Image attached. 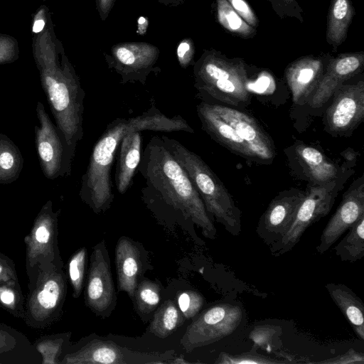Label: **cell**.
Returning <instances> with one entry per match:
<instances>
[{
	"instance_id": "obj_1",
	"label": "cell",
	"mask_w": 364,
	"mask_h": 364,
	"mask_svg": "<svg viewBox=\"0 0 364 364\" xmlns=\"http://www.w3.org/2000/svg\"><path fill=\"white\" fill-rule=\"evenodd\" d=\"M144 180V202L154 209L170 211L196 224L203 235L213 240L217 230L188 175L163 140L152 136L137 168Z\"/></svg>"
},
{
	"instance_id": "obj_2",
	"label": "cell",
	"mask_w": 364,
	"mask_h": 364,
	"mask_svg": "<svg viewBox=\"0 0 364 364\" xmlns=\"http://www.w3.org/2000/svg\"><path fill=\"white\" fill-rule=\"evenodd\" d=\"M146 130L194 133L181 115H165L154 101L140 115L129 119L117 118L110 122L93 147L87 169L82 176L79 193L82 200L96 213L108 209L113 201L111 170L123 137L131 132Z\"/></svg>"
},
{
	"instance_id": "obj_3",
	"label": "cell",
	"mask_w": 364,
	"mask_h": 364,
	"mask_svg": "<svg viewBox=\"0 0 364 364\" xmlns=\"http://www.w3.org/2000/svg\"><path fill=\"white\" fill-rule=\"evenodd\" d=\"M36 45L34 58L57 127L64 134L72 151L83 137L85 91L71 65L58 60L55 50Z\"/></svg>"
},
{
	"instance_id": "obj_4",
	"label": "cell",
	"mask_w": 364,
	"mask_h": 364,
	"mask_svg": "<svg viewBox=\"0 0 364 364\" xmlns=\"http://www.w3.org/2000/svg\"><path fill=\"white\" fill-rule=\"evenodd\" d=\"M186 171L198 192L208 215L233 236L242 231L241 211L217 175L196 153L174 139L161 137Z\"/></svg>"
},
{
	"instance_id": "obj_5",
	"label": "cell",
	"mask_w": 364,
	"mask_h": 364,
	"mask_svg": "<svg viewBox=\"0 0 364 364\" xmlns=\"http://www.w3.org/2000/svg\"><path fill=\"white\" fill-rule=\"evenodd\" d=\"M195 79V86L201 95L235 107H245L251 102L247 72L242 62L208 56L196 66Z\"/></svg>"
},
{
	"instance_id": "obj_6",
	"label": "cell",
	"mask_w": 364,
	"mask_h": 364,
	"mask_svg": "<svg viewBox=\"0 0 364 364\" xmlns=\"http://www.w3.org/2000/svg\"><path fill=\"white\" fill-rule=\"evenodd\" d=\"M28 288L23 321L33 328L48 327L60 315L66 294L63 267L50 262L38 265Z\"/></svg>"
},
{
	"instance_id": "obj_7",
	"label": "cell",
	"mask_w": 364,
	"mask_h": 364,
	"mask_svg": "<svg viewBox=\"0 0 364 364\" xmlns=\"http://www.w3.org/2000/svg\"><path fill=\"white\" fill-rule=\"evenodd\" d=\"M353 163L346 161L333 180L306 188L291 226L280 242L269 248L272 255L279 257L290 252L311 225L328 214L339 191L354 173Z\"/></svg>"
},
{
	"instance_id": "obj_8",
	"label": "cell",
	"mask_w": 364,
	"mask_h": 364,
	"mask_svg": "<svg viewBox=\"0 0 364 364\" xmlns=\"http://www.w3.org/2000/svg\"><path fill=\"white\" fill-rule=\"evenodd\" d=\"M39 125H36L35 145L38 161L46 178L54 180L70 175L75 154L63 132L51 121L40 101L36 109Z\"/></svg>"
},
{
	"instance_id": "obj_9",
	"label": "cell",
	"mask_w": 364,
	"mask_h": 364,
	"mask_svg": "<svg viewBox=\"0 0 364 364\" xmlns=\"http://www.w3.org/2000/svg\"><path fill=\"white\" fill-rule=\"evenodd\" d=\"M243 316L241 306L230 303L212 306L193 321L181 340L186 352L217 342L232 334L239 327Z\"/></svg>"
},
{
	"instance_id": "obj_10",
	"label": "cell",
	"mask_w": 364,
	"mask_h": 364,
	"mask_svg": "<svg viewBox=\"0 0 364 364\" xmlns=\"http://www.w3.org/2000/svg\"><path fill=\"white\" fill-rule=\"evenodd\" d=\"M53 202L48 200L37 215L30 232L25 237L26 269L29 279L40 264L50 262L63 267L58 247V218Z\"/></svg>"
},
{
	"instance_id": "obj_11",
	"label": "cell",
	"mask_w": 364,
	"mask_h": 364,
	"mask_svg": "<svg viewBox=\"0 0 364 364\" xmlns=\"http://www.w3.org/2000/svg\"><path fill=\"white\" fill-rule=\"evenodd\" d=\"M324 115L325 127L334 136H346L364 117V82L341 85L334 92Z\"/></svg>"
},
{
	"instance_id": "obj_12",
	"label": "cell",
	"mask_w": 364,
	"mask_h": 364,
	"mask_svg": "<svg viewBox=\"0 0 364 364\" xmlns=\"http://www.w3.org/2000/svg\"><path fill=\"white\" fill-rule=\"evenodd\" d=\"M305 191L290 188L277 194L259 218L256 234L269 247L277 244L291 226Z\"/></svg>"
},
{
	"instance_id": "obj_13",
	"label": "cell",
	"mask_w": 364,
	"mask_h": 364,
	"mask_svg": "<svg viewBox=\"0 0 364 364\" xmlns=\"http://www.w3.org/2000/svg\"><path fill=\"white\" fill-rule=\"evenodd\" d=\"M364 216V177L356 178L343 194L334 214L323 228L316 252H326L353 225Z\"/></svg>"
},
{
	"instance_id": "obj_14",
	"label": "cell",
	"mask_w": 364,
	"mask_h": 364,
	"mask_svg": "<svg viewBox=\"0 0 364 364\" xmlns=\"http://www.w3.org/2000/svg\"><path fill=\"white\" fill-rule=\"evenodd\" d=\"M208 105L247 143L256 162L267 164L273 160L276 155L274 143L252 117L228 106L213 103Z\"/></svg>"
},
{
	"instance_id": "obj_15",
	"label": "cell",
	"mask_w": 364,
	"mask_h": 364,
	"mask_svg": "<svg viewBox=\"0 0 364 364\" xmlns=\"http://www.w3.org/2000/svg\"><path fill=\"white\" fill-rule=\"evenodd\" d=\"M105 254L102 245L93 250L85 289L86 303L97 313L106 311L115 301L113 279Z\"/></svg>"
},
{
	"instance_id": "obj_16",
	"label": "cell",
	"mask_w": 364,
	"mask_h": 364,
	"mask_svg": "<svg viewBox=\"0 0 364 364\" xmlns=\"http://www.w3.org/2000/svg\"><path fill=\"white\" fill-rule=\"evenodd\" d=\"M363 63V53L344 55L332 60L306 101L309 107L319 108L326 105L345 81L362 69Z\"/></svg>"
},
{
	"instance_id": "obj_17",
	"label": "cell",
	"mask_w": 364,
	"mask_h": 364,
	"mask_svg": "<svg viewBox=\"0 0 364 364\" xmlns=\"http://www.w3.org/2000/svg\"><path fill=\"white\" fill-rule=\"evenodd\" d=\"M196 109L202 129L213 139L235 154L256 161L247 143L233 127L210 107L208 102H201L197 105Z\"/></svg>"
},
{
	"instance_id": "obj_18",
	"label": "cell",
	"mask_w": 364,
	"mask_h": 364,
	"mask_svg": "<svg viewBox=\"0 0 364 364\" xmlns=\"http://www.w3.org/2000/svg\"><path fill=\"white\" fill-rule=\"evenodd\" d=\"M323 74L320 60L310 57L291 63L286 70V80L295 104L306 102Z\"/></svg>"
},
{
	"instance_id": "obj_19",
	"label": "cell",
	"mask_w": 364,
	"mask_h": 364,
	"mask_svg": "<svg viewBox=\"0 0 364 364\" xmlns=\"http://www.w3.org/2000/svg\"><path fill=\"white\" fill-rule=\"evenodd\" d=\"M115 264L119 290L134 297L142 264L139 250L129 238L119 239L115 249Z\"/></svg>"
},
{
	"instance_id": "obj_20",
	"label": "cell",
	"mask_w": 364,
	"mask_h": 364,
	"mask_svg": "<svg viewBox=\"0 0 364 364\" xmlns=\"http://www.w3.org/2000/svg\"><path fill=\"white\" fill-rule=\"evenodd\" d=\"M141 132L127 133L119 146L114 181L117 190L124 194L131 186L141 157Z\"/></svg>"
},
{
	"instance_id": "obj_21",
	"label": "cell",
	"mask_w": 364,
	"mask_h": 364,
	"mask_svg": "<svg viewBox=\"0 0 364 364\" xmlns=\"http://www.w3.org/2000/svg\"><path fill=\"white\" fill-rule=\"evenodd\" d=\"M302 172L311 185H320L336 178L342 167L331 161L318 149L300 143L294 150Z\"/></svg>"
},
{
	"instance_id": "obj_22",
	"label": "cell",
	"mask_w": 364,
	"mask_h": 364,
	"mask_svg": "<svg viewBox=\"0 0 364 364\" xmlns=\"http://www.w3.org/2000/svg\"><path fill=\"white\" fill-rule=\"evenodd\" d=\"M125 353L116 343L93 340L78 350L67 354L60 362L65 364H124Z\"/></svg>"
},
{
	"instance_id": "obj_23",
	"label": "cell",
	"mask_w": 364,
	"mask_h": 364,
	"mask_svg": "<svg viewBox=\"0 0 364 364\" xmlns=\"http://www.w3.org/2000/svg\"><path fill=\"white\" fill-rule=\"evenodd\" d=\"M325 288L356 336L364 341V304L361 299L343 284L330 282Z\"/></svg>"
},
{
	"instance_id": "obj_24",
	"label": "cell",
	"mask_w": 364,
	"mask_h": 364,
	"mask_svg": "<svg viewBox=\"0 0 364 364\" xmlns=\"http://www.w3.org/2000/svg\"><path fill=\"white\" fill-rule=\"evenodd\" d=\"M354 14L350 0H332L328 16L326 40L334 48L345 40Z\"/></svg>"
},
{
	"instance_id": "obj_25",
	"label": "cell",
	"mask_w": 364,
	"mask_h": 364,
	"mask_svg": "<svg viewBox=\"0 0 364 364\" xmlns=\"http://www.w3.org/2000/svg\"><path fill=\"white\" fill-rule=\"evenodd\" d=\"M23 157L14 142L0 133V184L16 181L23 169Z\"/></svg>"
},
{
	"instance_id": "obj_26",
	"label": "cell",
	"mask_w": 364,
	"mask_h": 364,
	"mask_svg": "<svg viewBox=\"0 0 364 364\" xmlns=\"http://www.w3.org/2000/svg\"><path fill=\"white\" fill-rule=\"evenodd\" d=\"M184 318L177 304L170 299L166 300L154 314L149 331L159 338H166L183 323Z\"/></svg>"
},
{
	"instance_id": "obj_27",
	"label": "cell",
	"mask_w": 364,
	"mask_h": 364,
	"mask_svg": "<svg viewBox=\"0 0 364 364\" xmlns=\"http://www.w3.org/2000/svg\"><path fill=\"white\" fill-rule=\"evenodd\" d=\"M334 251L343 262H355L364 257V216L348 230Z\"/></svg>"
},
{
	"instance_id": "obj_28",
	"label": "cell",
	"mask_w": 364,
	"mask_h": 364,
	"mask_svg": "<svg viewBox=\"0 0 364 364\" xmlns=\"http://www.w3.org/2000/svg\"><path fill=\"white\" fill-rule=\"evenodd\" d=\"M217 3L218 20L227 30L242 38H250L255 34V28L247 23L227 0H217Z\"/></svg>"
},
{
	"instance_id": "obj_29",
	"label": "cell",
	"mask_w": 364,
	"mask_h": 364,
	"mask_svg": "<svg viewBox=\"0 0 364 364\" xmlns=\"http://www.w3.org/2000/svg\"><path fill=\"white\" fill-rule=\"evenodd\" d=\"M0 306L14 317L24 319L25 299L18 282L0 284Z\"/></svg>"
},
{
	"instance_id": "obj_30",
	"label": "cell",
	"mask_w": 364,
	"mask_h": 364,
	"mask_svg": "<svg viewBox=\"0 0 364 364\" xmlns=\"http://www.w3.org/2000/svg\"><path fill=\"white\" fill-rule=\"evenodd\" d=\"M134 297L139 311L149 314L161 301V289L156 282L144 279L137 284Z\"/></svg>"
},
{
	"instance_id": "obj_31",
	"label": "cell",
	"mask_w": 364,
	"mask_h": 364,
	"mask_svg": "<svg viewBox=\"0 0 364 364\" xmlns=\"http://www.w3.org/2000/svg\"><path fill=\"white\" fill-rule=\"evenodd\" d=\"M215 363L218 364H280L287 363L289 361L259 354L252 349L250 352L234 355L222 352Z\"/></svg>"
},
{
	"instance_id": "obj_32",
	"label": "cell",
	"mask_w": 364,
	"mask_h": 364,
	"mask_svg": "<svg viewBox=\"0 0 364 364\" xmlns=\"http://www.w3.org/2000/svg\"><path fill=\"white\" fill-rule=\"evenodd\" d=\"M282 328L277 325L262 324L254 327L249 338L253 342L252 350L257 348L272 351L273 343L280 336Z\"/></svg>"
},
{
	"instance_id": "obj_33",
	"label": "cell",
	"mask_w": 364,
	"mask_h": 364,
	"mask_svg": "<svg viewBox=\"0 0 364 364\" xmlns=\"http://www.w3.org/2000/svg\"><path fill=\"white\" fill-rule=\"evenodd\" d=\"M87 251L81 248L70 259L68 263V276L73 289V296H80L85 276Z\"/></svg>"
},
{
	"instance_id": "obj_34",
	"label": "cell",
	"mask_w": 364,
	"mask_h": 364,
	"mask_svg": "<svg viewBox=\"0 0 364 364\" xmlns=\"http://www.w3.org/2000/svg\"><path fill=\"white\" fill-rule=\"evenodd\" d=\"M177 306L183 317L190 319L195 317L205 303L202 294L196 291L186 290L178 293Z\"/></svg>"
},
{
	"instance_id": "obj_35",
	"label": "cell",
	"mask_w": 364,
	"mask_h": 364,
	"mask_svg": "<svg viewBox=\"0 0 364 364\" xmlns=\"http://www.w3.org/2000/svg\"><path fill=\"white\" fill-rule=\"evenodd\" d=\"M62 338H45L38 342L36 348L41 353L43 364H56L63 348Z\"/></svg>"
},
{
	"instance_id": "obj_36",
	"label": "cell",
	"mask_w": 364,
	"mask_h": 364,
	"mask_svg": "<svg viewBox=\"0 0 364 364\" xmlns=\"http://www.w3.org/2000/svg\"><path fill=\"white\" fill-rule=\"evenodd\" d=\"M18 53L17 41L9 35L0 34V65L15 61Z\"/></svg>"
},
{
	"instance_id": "obj_37",
	"label": "cell",
	"mask_w": 364,
	"mask_h": 364,
	"mask_svg": "<svg viewBox=\"0 0 364 364\" xmlns=\"http://www.w3.org/2000/svg\"><path fill=\"white\" fill-rule=\"evenodd\" d=\"M319 364H363L364 354L362 352L357 351L350 348L345 353L338 355L334 358H328L317 362H309Z\"/></svg>"
},
{
	"instance_id": "obj_38",
	"label": "cell",
	"mask_w": 364,
	"mask_h": 364,
	"mask_svg": "<svg viewBox=\"0 0 364 364\" xmlns=\"http://www.w3.org/2000/svg\"><path fill=\"white\" fill-rule=\"evenodd\" d=\"M232 8L250 26L256 28L258 20L250 6L245 0H227Z\"/></svg>"
},
{
	"instance_id": "obj_39",
	"label": "cell",
	"mask_w": 364,
	"mask_h": 364,
	"mask_svg": "<svg viewBox=\"0 0 364 364\" xmlns=\"http://www.w3.org/2000/svg\"><path fill=\"white\" fill-rule=\"evenodd\" d=\"M18 282L14 262L4 255L0 254V284Z\"/></svg>"
},
{
	"instance_id": "obj_40",
	"label": "cell",
	"mask_w": 364,
	"mask_h": 364,
	"mask_svg": "<svg viewBox=\"0 0 364 364\" xmlns=\"http://www.w3.org/2000/svg\"><path fill=\"white\" fill-rule=\"evenodd\" d=\"M17 345V338L11 331L0 328V354L13 350Z\"/></svg>"
},
{
	"instance_id": "obj_41",
	"label": "cell",
	"mask_w": 364,
	"mask_h": 364,
	"mask_svg": "<svg viewBox=\"0 0 364 364\" xmlns=\"http://www.w3.org/2000/svg\"><path fill=\"white\" fill-rule=\"evenodd\" d=\"M46 8L42 6L34 16L32 31L33 33H41L45 27L46 23Z\"/></svg>"
},
{
	"instance_id": "obj_42",
	"label": "cell",
	"mask_w": 364,
	"mask_h": 364,
	"mask_svg": "<svg viewBox=\"0 0 364 364\" xmlns=\"http://www.w3.org/2000/svg\"><path fill=\"white\" fill-rule=\"evenodd\" d=\"M178 60L182 66H186L191 60V46L186 41L181 42L177 48Z\"/></svg>"
},
{
	"instance_id": "obj_43",
	"label": "cell",
	"mask_w": 364,
	"mask_h": 364,
	"mask_svg": "<svg viewBox=\"0 0 364 364\" xmlns=\"http://www.w3.org/2000/svg\"><path fill=\"white\" fill-rule=\"evenodd\" d=\"M274 6H280L284 8L287 11H290V9L298 7L296 0H270Z\"/></svg>"
},
{
	"instance_id": "obj_44",
	"label": "cell",
	"mask_w": 364,
	"mask_h": 364,
	"mask_svg": "<svg viewBox=\"0 0 364 364\" xmlns=\"http://www.w3.org/2000/svg\"><path fill=\"white\" fill-rule=\"evenodd\" d=\"M169 363L176 364L190 363V362L186 360L183 357L175 358L173 360L170 361Z\"/></svg>"
},
{
	"instance_id": "obj_45",
	"label": "cell",
	"mask_w": 364,
	"mask_h": 364,
	"mask_svg": "<svg viewBox=\"0 0 364 364\" xmlns=\"http://www.w3.org/2000/svg\"><path fill=\"white\" fill-rule=\"evenodd\" d=\"M109 0H102V3L106 5L107 3H109Z\"/></svg>"
},
{
	"instance_id": "obj_46",
	"label": "cell",
	"mask_w": 364,
	"mask_h": 364,
	"mask_svg": "<svg viewBox=\"0 0 364 364\" xmlns=\"http://www.w3.org/2000/svg\"><path fill=\"white\" fill-rule=\"evenodd\" d=\"M42 1H45V0H42Z\"/></svg>"
}]
</instances>
